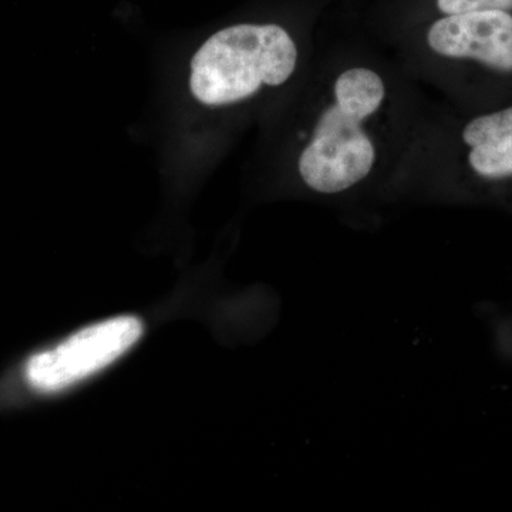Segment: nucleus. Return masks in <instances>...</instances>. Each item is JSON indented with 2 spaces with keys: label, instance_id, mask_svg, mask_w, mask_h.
Instances as JSON below:
<instances>
[{
  "label": "nucleus",
  "instance_id": "obj_1",
  "mask_svg": "<svg viewBox=\"0 0 512 512\" xmlns=\"http://www.w3.org/2000/svg\"><path fill=\"white\" fill-rule=\"evenodd\" d=\"M387 100L382 74L366 66L342 70L298 158V174L313 194L336 197L365 183L376 167L370 127Z\"/></svg>",
  "mask_w": 512,
  "mask_h": 512
},
{
  "label": "nucleus",
  "instance_id": "obj_2",
  "mask_svg": "<svg viewBox=\"0 0 512 512\" xmlns=\"http://www.w3.org/2000/svg\"><path fill=\"white\" fill-rule=\"evenodd\" d=\"M298 62V45L282 26H229L212 35L192 57L191 93L204 106H234L262 90L284 86Z\"/></svg>",
  "mask_w": 512,
  "mask_h": 512
},
{
  "label": "nucleus",
  "instance_id": "obj_3",
  "mask_svg": "<svg viewBox=\"0 0 512 512\" xmlns=\"http://www.w3.org/2000/svg\"><path fill=\"white\" fill-rule=\"evenodd\" d=\"M143 335L136 316H117L87 326L26 360L23 376L37 393L62 392L116 362Z\"/></svg>",
  "mask_w": 512,
  "mask_h": 512
},
{
  "label": "nucleus",
  "instance_id": "obj_4",
  "mask_svg": "<svg viewBox=\"0 0 512 512\" xmlns=\"http://www.w3.org/2000/svg\"><path fill=\"white\" fill-rule=\"evenodd\" d=\"M427 47L434 55L471 60L498 72H512V15L503 10L446 15L431 23Z\"/></svg>",
  "mask_w": 512,
  "mask_h": 512
},
{
  "label": "nucleus",
  "instance_id": "obj_5",
  "mask_svg": "<svg viewBox=\"0 0 512 512\" xmlns=\"http://www.w3.org/2000/svg\"><path fill=\"white\" fill-rule=\"evenodd\" d=\"M461 141L474 175L485 181L512 180V106L468 121Z\"/></svg>",
  "mask_w": 512,
  "mask_h": 512
},
{
  "label": "nucleus",
  "instance_id": "obj_6",
  "mask_svg": "<svg viewBox=\"0 0 512 512\" xmlns=\"http://www.w3.org/2000/svg\"><path fill=\"white\" fill-rule=\"evenodd\" d=\"M437 8L446 15L484 12V10H512V0H436Z\"/></svg>",
  "mask_w": 512,
  "mask_h": 512
}]
</instances>
